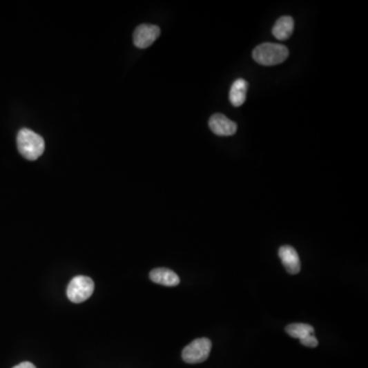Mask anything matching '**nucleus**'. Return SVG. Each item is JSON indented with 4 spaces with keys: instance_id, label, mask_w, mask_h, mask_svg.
I'll list each match as a JSON object with an SVG mask.
<instances>
[{
    "instance_id": "obj_12",
    "label": "nucleus",
    "mask_w": 368,
    "mask_h": 368,
    "mask_svg": "<svg viewBox=\"0 0 368 368\" xmlns=\"http://www.w3.org/2000/svg\"><path fill=\"white\" fill-rule=\"evenodd\" d=\"M302 345L304 346L309 347V348H316L318 346V341L313 335L307 336V337L303 338V339L300 340Z\"/></svg>"
},
{
    "instance_id": "obj_7",
    "label": "nucleus",
    "mask_w": 368,
    "mask_h": 368,
    "mask_svg": "<svg viewBox=\"0 0 368 368\" xmlns=\"http://www.w3.org/2000/svg\"><path fill=\"white\" fill-rule=\"evenodd\" d=\"M278 256L289 274H298L301 271L299 255L293 246H282L278 251Z\"/></svg>"
},
{
    "instance_id": "obj_6",
    "label": "nucleus",
    "mask_w": 368,
    "mask_h": 368,
    "mask_svg": "<svg viewBox=\"0 0 368 368\" xmlns=\"http://www.w3.org/2000/svg\"><path fill=\"white\" fill-rule=\"evenodd\" d=\"M209 127L213 133L219 136H231L238 130L237 123L223 114H214L209 120Z\"/></svg>"
},
{
    "instance_id": "obj_2",
    "label": "nucleus",
    "mask_w": 368,
    "mask_h": 368,
    "mask_svg": "<svg viewBox=\"0 0 368 368\" xmlns=\"http://www.w3.org/2000/svg\"><path fill=\"white\" fill-rule=\"evenodd\" d=\"M289 57V50L282 44L262 43L253 52V59L262 66H275Z\"/></svg>"
},
{
    "instance_id": "obj_10",
    "label": "nucleus",
    "mask_w": 368,
    "mask_h": 368,
    "mask_svg": "<svg viewBox=\"0 0 368 368\" xmlns=\"http://www.w3.org/2000/svg\"><path fill=\"white\" fill-rule=\"evenodd\" d=\"M293 27H295V23H293V19L291 17H282L276 21L275 25L272 29V34L276 39L287 40L293 34Z\"/></svg>"
},
{
    "instance_id": "obj_1",
    "label": "nucleus",
    "mask_w": 368,
    "mask_h": 368,
    "mask_svg": "<svg viewBox=\"0 0 368 368\" xmlns=\"http://www.w3.org/2000/svg\"><path fill=\"white\" fill-rule=\"evenodd\" d=\"M17 144L20 154L29 161H35L39 158L46 148L43 138L27 128H23L19 132Z\"/></svg>"
},
{
    "instance_id": "obj_11",
    "label": "nucleus",
    "mask_w": 368,
    "mask_h": 368,
    "mask_svg": "<svg viewBox=\"0 0 368 368\" xmlns=\"http://www.w3.org/2000/svg\"><path fill=\"white\" fill-rule=\"evenodd\" d=\"M289 336L295 339L302 340L309 335H313L314 327L306 323H291L286 327Z\"/></svg>"
},
{
    "instance_id": "obj_4",
    "label": "nucleus",
    "mask_w": 368,
    "mask_h": 368,
    "mask_svg": "<svg viewBox=\"0 0 368 368\" xmlns=\"http://www.w3.org/2000/svg\"><path fill=\"white\" fill-rule=\"evenodd\" d=\"M95 291V282L90 278L78 275L70 282L67 296L73 303H82L91 297Z\"/></svg>"
},
{
    "instance_id": "obj_3",
    "label": "nucleus",
    "mask_w": 368,
    "mask_h": 368,
    "mask_svg": "<svg viewBox=\"0 0 368 368\" xmlns=\"http://www.w3.org/2000/svg\"><path fill=\"white\" fill-rule=\"evenodd\" d=\"M212 342L207 338L195 340L187 345L182 351V359L189 365H197L207 360L209 357Z\"/></svg>"
},
{
    "instance_id": "obj_13",
    "label": "nucleus",
    "mask_w": 368,
    "mask_h": 368,
    "mask_svg": "<svg viewBox=\"0 0 368 368\" xmlns=\"http://www.w3.org/2000/svg\"><path fill=\"white\" fill-rule=\"evenodd\" d=\"M12 368H36L35 365L31 362H22L20 365H16V367Z\"/></svg>"
},
{
    "instance_id": "obj_5",
    "label": "nucleus",
    "mask_w": 368,
    "mask_h": 368,
    "mask_svg": "<svg viewBox=\"0 0 368 368\" xmlns=\"http://www.w3.org/2000/svg\"><path fill=\"white\" fill-rule=\"evenodd\" d=\"M159 34L161 30L156 25H140L134 31V44L138 48H148L158 39Z\"/></svg>"
},
{
    "instance_id": "obj_9",
    "label": "nucleus",
    "mask_w": 368,
    "mask_h": 368,
    "mask_svg": "<svg viewBox=\"0 0 368 368\" xmlns=\"http://www.w3.org/2000/svg\"><path fill=\"white\" fill-rule=\"evenodd\" d=\"M249 83L242 78H238L231 85V93H229V101L233 106H242L246 99V93H248Z\"/></svg>"
},
{
    "instance_id": "obj_8",
    "label": "nucleus",
    "mask_w": 368,
    "mask_h": 368,
    "mask_svg": "<svg viewBox=\"0 0 368 368\" xmlns=\"http://www.w3.org/2000/svg\"><path fill=\"white\" fill-rule=\"evenodd\" d=\"M150 278L156 284L166 287H176L180 284V278L175 272L167 268H157L150 273Z\"/></svg>"
}]
</instances>
